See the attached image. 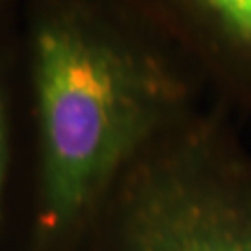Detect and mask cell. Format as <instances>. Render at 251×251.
<instances>
[{
	"instance_id": "5b68a950",
	"label": "cell",
	"mask_w": 251,
	"mask_h": 251,
	"mask_svg": "<svg viewBox=\"0 0 251 251\" xmlns=\"http://www.w3.org/2000/svg\"><path fill=\"white\" fill-rule=\"evenodd\" d=\"M23 0H0V23H6L9 19H15L19 15Z\"/></svg>"
},
{
	"instance_id": "6da1fadb",
	"label": "cell",
	"mask_w": 251,
	"mask_h": 251,
	"mask_svg": "<svg viewBox=\"0 0 251 251\" xmlns=\"http://www.w3.org/2000/svg\"><path fill=\"white\" fill-rule=\"evenodd\" d=\"M17 28L30 154L25 251H71L123 171L206 90L119 0H23Z\"/></svg>"
},
{
	"instance_id": "3957f363",
	"label": "cell",
	"mask_w": 251,
	"mask_h": 251,
	"mask_svg": "<svg viewBox=\"0 0 251 251\" xmlns=\"http://www.w3.org/2000/svg\"><path fill=\"white\" fill-rule=\"evenodd\" d=\"M170 41L216 102L251 117V0H119Z\"/></svg>"
},
{
	"instance_id": "7a4b0ae2",
	"label": "cell",
	"mask_w": 251,
	"mask_h": 251,
	"mask_svg": "<svg viewBox=\"0 0 251 251\" xmlns=\"http://www.w3.org/2000/svg\"><path fill=\"white\" fill-rule=\"evenodd\" d=\"M71 251H251V147L201 106L117 179Z\"/></svg>"
},
{
	"instance_id": "277c9868",
	"label": "cell",
	"mask_w": 251,
	"mask_h": 251,
	"mask_svg": "<svg viewBox=\"0 0 251 251\" xmlns=\"http://www.w3.org/2000/svg\"><path fill=\"white\" fill-rule=\"evenodd\" d=\"M30 154L17 17L0 23V251H25Z\"/></svg>"
}]
</instances>
